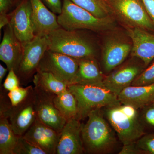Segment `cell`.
I'll return each mask as SVG.
<instances>
[{"label":"cell","mask_w":154,"mask_h":154,"mask_svg":"<svg viewBox=\"0 0 154 154\" xmlns=\"http://www.w3.org/2000/svg\"><path fill=\"white\" fill-rule=\"evenodd\" d=\"M85 124H82V137L85 152L102 154L111 152L117 140L114 130L105 119L103 109L92 110Z\"/></svg>","instance_id":"1"},{"label":"cell","mask_w":154,"mask_h":154,"mask_svg":"<svg viewBox=\"0 0 154 154\" xmlns=\"http://www.w3.org/2000/svg\"><path fill=\"white\" fill-rule=\"evenodd\" d=\"M84 30H69L60 27L48 35V49L78 59L96 58V41Z\"/></svg>","instance_id":"2"},{"label":"cell","mask_w":154,"mask_h":154,"mask_svg":"<svg viewBox=\"0 0 154 154\" xmlns=\"http://www.w3.org/2000/svg\"><path fill=\"white\" fill-rule=\"evenodd\" d=\"M102 109L105 118L123 145L136 142L146 134L138 110L135 107L120 104Z\"/></svg>","instance_id":"3"},{"label":"cell","mask_w":154,"mask_h":154,"mask_svg":"<svg viewBox=\"0 0 154 154\" xmlns=\"http://www.w3.org/2000/svg\"><path fill=\"white\" fill-rule=\"evenodd\" d=\"M57 18L60 27L66 30L101 32L112 30L115 27L113 17L97 18L71 0H63L62 10Z\"/></svg>","instance_id":"4"},{"label":"cell","mask_w":154,"mask_h":154,"mask_svg":"<svg viewBox=\"0 0 154 154\" xmlns=\"http://www.w3.org/2000/svg\"><path fill=\"white\" fill-rule=\"evenodd\" d=\"M78 102V119L88 117L92 110L121 104L117 96L105 87L79 84L68 85Z\"/></svg>","instance_id":"5"},{"label":"cell","mask_w":154,"mask_h":154,"mask_svg":"<svg viewBox=\"0 0 154 154\" xmlns=\"http://www.w3.org/2000/svg\"><path fill=\"white\" fill-rule=\"evenodd\" d=\"M113 15L125 28H140L154 31V23L142 0H106Z\"/></svg>","instance_id":"6"},{"label":"cell","mask_w":154,"mask_h":154,"mask_svg":"<svg viewBox=\"0 0 154 154\" xmlns=\"http://www.w3.org/2000/svg\"><path fill=\"white\" fill-rule=\"evenodd\" d=\"M0 104V116L8 119L11 128L18 136L25 134L37 118L33 88L25 100L17 106H12L10 101L6 99L1 101Z\"/></svg>","instance_id":"7"},{"label":"cell","mask_w":154,"mask_h":154,"mask_svg":"<svg viewBox=\"0 0 154 154\" xmlns=\"http://www.w3.org/2000/svg\"><path fill=\"white\" fill-rule=\"evenodd\" d=\"M23 51L16 73L20 83L26 85L33 81L41 59L48 49L47 36H36L32 40L22 43Z\"/></svg>","instance_id":"8"},{"label":"cell","mask_w":154,"mask_h":154,"mask_svg":"<svg viewBox=\"0 0 154 154\" xmlns=\"http://www.w3.org/2000/svg\"><path fill=\"white\" fill-rule=\"evenodd\" d=\"M79 65V59L48 49L38 64L37 72L51 73L69 85L74 83Z\"/></svg>","instance_id":"9"},{"label":"cell","mask_w":154,"mask_h":154,"mask_svg":"<svg viewBox=\"0 0 154 154\" xmlns=\"http://www.w3.org/2000/svg\"><path fill=\"white\" fill-rule=\"evenodd\" d=\"M132 44L130 38L118 33L107 37L103 43L101 63L103 70L110 73L125 61L131 54Z\"/></svg>","instance_id":"10"},{"label":"cell","mask_w":154,"mask_h":154,"mask_svg":"<svg viewBox=\"0 0 154 154\" xmlns=\"http://www.w3.org/2000/svg\"><path fill=\"white\" fill-rule=\"evenodd\" d=\"M146 68L141 60L132 57L105 76L103 82L104 87L118 96L125 88L131 85Z\"/></svg>","instance_id":"11"},{"label":"cell","mask_w":154,"mask_h":154,"mask_svg":"<svg viewBox=\"0 0 154 154\" xmlns=\"http://www.w3.org/2000/svg\"><path fill=\"white\" fill-rule=\"evenodd\" d=\"M35 110L37 118L45 124L60 133L67 120L62 115L54 102L56 95L34 86Z\"/></svg>","instance_id":"12"},{"label":"cell","mask_w":154,"mask_h":154,"mask_svg":"<svg viewBox=\"0 0 154 154\" xmlns=\"http://www.w3.org/2000/svg\"><path fill=\"white\" fill-rule=\"evenodd\" d=\"M8 16L10 24L21 42L30 41L35 37L32 6L30 0H22Z\"/></svg>","instance_id":"13"},{"label":"cell","mask_w":154,"mask_h":154,"mask_svg":"<svg viewBox=\"0 0 154 154\" xmlns=\"http://www.w3.org/2000/svg\"><path fill=\"white\" fill-rule=\"evenodd\" d=\"M60 134L36 118L23 136L46 154H56Z\"/></svg>","instance_id":"14"},{"label":"cell","mask_w":154,"mask_h":154,"mask_svg":"<svg viewBox=\"0 0 154 154\" xmlns=\"http://www.w3.org/2000/svg\"><path fill=\"white\" fill-rule=\"evenodd\" d=\"M125 28L132 42L131 57L140 60L146 67L154 59V34L142 28Z\"/></svg>","instance_id":"15"},{"label":"cell","mask_w":154,"mask_h":154,"mask_svg":"<svg viewBox=\"0 0 154 154\" xmlns=\"http://www.w3.org/2000/svg\"><path fill=\"white\" fill-rule=\"evenodd\" d=\"M80 121L76 118L67 121L60 133L56 154H82L85 152Z\"/></svg>","instance_id":"16"},{"label":"cell","mask_w":154,"mask_h":154,"mask_svg":"<svg viewBox=\"0 0 154 154\" xmlns=\"http://www.w3.org/2000/svg\"><path fill=\"white\" fill-rule=\"evenodd\" d=\"M23 45L17 38L11 24L6 25L0 44V60L8 70L17 71L22 57Z\"/></svg>","instance_id":"17"},{"label":"cell","mask_w":154,"mask_h":154,"mask_svg":"<svg viewBox=\"0 0 154 154\" xmlns=\"http://www.w3.org/2000/svg\"><path fill=\"white\" fill-rule=\"evenodd\" d=\"M35 36H47L60 27L57 16L51 11L42 0H30Z\"/></svg>","instance_id":"18"},{"label":"cell","mask_w":154,"mask_h":154,"mask_svg":"<svg viewBox=\"0 0 154 154\" xmlns=\"http://www.w3.org/2000/svg\"><path fill=\"white\" fill-rule=\"evenodd\" d=\"M117 98L122 104L131 105L138 110L154 102V83L142 86H130L125 88Z\"/></svg>","instance_id":"19"},{"label":"cell","mask_w":154,"mask_h":154,"mask_svg":"<svg viewBox=\"0 0 154 154\" xmlns=\"http://www.w3.org/2000/svg\"><path fill=\"white\" fill-rule=\"evenodd\" d=\"M105 77L96 58L80 59L74 84L105 87L103 84Z\"/></svg>","instance_id":"20"},{"label":"cell","mask_w":154,"mask_h":154,"mask_svg":"<svg viewBox=\"0 0 154 154\" xmlns=\"http://www.w3.org/2000/svg\"><path fill=\"white\" fill-rule=\"evenodd\" d=\"M54 102L67 121L78 118L79 109L77 99L68 88L60 94L56 95L54 98Z\"/></svg>","instance_id":"21"},{"label":"cell","mask_w":154,"mask_h":154,"mask_svg":"<svg viewBox=\"0 0 154 154\" xmlns=\"http://www.w3.org/2000/svg\"><path fill=\"white\" fill-rule=\"evenodd\" d=\"M33 82L34 86L54 95L60 94L68 89L66 83L48 72H36Z\"/></svg>","instance_id":"22"},{"label":"cell","mask_w":154,"mask_h":154,"mask_svg":"<svg viewBox=\"0 0 154 154\" xmlns=\"http://www.w3.org/2000/svg\"><path fill=\"white\" fill-rule=\"evenodd\" d=\"M8 118L0 116V154H14L18 141Z\"/></svg>","instance_id":"23"},{"label":"cell","mask_w":154,"mask_h":154,"mask_svg":"<svg viewBox=\"0 0 154 154\" xmlns=\"http://www.w3.org/2000/svg\"><path fill=\"white\" fill-rule=\"evenodd\" d=\"M76 5L99 18L112 17V11L106 0H71Z\"/></svg>","instance_id":"24"},{"label":"cell","mask_w":154,"mask_h":154,"mask_svg":"<svg viewBox=\"0 0 154 154\" xmlns=\"http://www.w3.org/2000/svg\"><path fill=\"white\" fill-rule=\"evenodd\" d=\"M14 154H46L44 151L36 146L23 136H19Z\"/></svg>","instance_id":"25"},{"label":"cell","mask_w":154,"mask_h":154,"mask_svg":"<svg viewBox=\"0 0 154 154\" xmlns=\"http://www.w3.org/2000/svg\"><path fill=\"white\" fill-rule=\"evenodd\" d=\"M33 88L31 85L25 88L19 86L12 91H8L7 95L11 105L16 106L22 103L27 98Z\"/></svg>","instance_id":"26"},{"label":"cell","mask_w":154,"mask_h":154,"mask_svg":"<svg viewBox=\"0 0 154 154\" xmlns=\"http://www.w3.org/2000/svg\"><path fill=\"white\" fill-rule=\"evenodd\" d=\"M154 83V62L148 66L132 83V86H142Z\"/></svg>","instance_id":"27"},{"label":"cell","mask_w":154,"mask_h":154,"mask_svg":"<svg viewBox=\"0 0 154 154\" xmlns=\"http://www.w3.org/2000/svg\"><path fill=\"white\" fill-rule=\"evenodd\" d=\"M135 143L146 154H154V134H144Z\"/></svg>","instance_id":"28"},{"label":"cell","mask_w":154,"mask_h":154,"mask_svg":"<svg viewBox=\"0 0 154 154\" xmlns=\"http://www.w3.org/2000/svg\"><path fill=\"white\" fill-rule=\"evenodd\" d=\"M20 80L14 69L9 71L3 84V88L8 91H10L20 86Z\"/></svg>","instance_id":"29"},{"label":"cell","mask_w":154,"mask_h":154,"mask_svg":"<svg viewBox=\"0 0 154 154\" xmlns=\"http://www.w3.org/2000/svg\"><path fill=\"white\" fill-rule=\"evenodd\" d=\"M46 7L56 14L59 15L62 10V0H42Z\"/></svg>","instance_id":"30"},{"label":"cell","mask_w":154,"mask_h":154,"mask_svg":"<svg viewBox=\"0 0 154 154\" xmlns=\"http://www.w3.org/2000/svg\"><path fill=\"white\" fill-rule=\"evenodd\" d=\"M143 109L144 120L148 124L154 126V104H152Z\"/></svg>","instance_id":"31"},{"label":"cell","mask_w":154,"mask_h":154,"mask_svg":"<svg viewBox=\"0 0 154 154\" xmlns=\"http://www.w3.org/2000/svg\"><path fill=\"white\" fill-rule=\"evenodd\" d=\"M119 154H146L143 151L139 148L136 143L123 145Z\"/></svg>","instance_id":"32"},{"label":"cell","mask_w":154,"mask_h":154,"mask_svg":"<svg viewBox=\"0 0 154 154\" xmlns=\"http://www.w3.org/2000/svg\"><path fill=\"white\" fill-rule=\"evenodd\" d=\"M18 0H0V15L8 14Z\"/></svg>","instance_id":"33"},{"label":"cell","mask_w":154,"mask_h":154,"mask_svg":"<svg viewBox=\"0 0 154 154\" xmlns=\"http://www.w3.org/2000/svg\"><path fill=\"white\" fill-rule=\"evenodd\" d=\"M148 14L154 23V0H142Z\"/></svg>","instance_id":"34"},{"label":"cell","mask_w":154,"mask_h":154,"mask_svg":"<svg viewBox=\"0 0 154 154\" xmlns=\"http://www.w3.org/2000/svg\"><path fill=\"white\" fill-rule=\"evenodd\" d=\"M10 24V18L8 14L0 15V29L5 27L6 25Z\"/></svg>","instance_id":"35"},{"label":"cell","mask_w":154,"mask_h":154,"mask_svg":"<svg viewBox=\"0 0 154 154\" xmlns=\"http://www.w3.org/2000/svg\"><path fill=\"white\" fill-rule=\"evenodd\" d=\"M8 71H9L8 68L4 67L2 64H0V84L2 85V82L3 79L6 75Z\"/></svg>","instance_id":"36"},{"label":"cell","mask_w":154,"mask_h":154,"mask_svg":"<svg viewBox=\"0 0 154 154\" xmlns=\"http://www.w3.org/2000/svg\"><path fill=\"white\" fill-rule=\"evenodd\" d=\"M153 104H154V103H153Z\"/></svg>","instance_id":"37"}]
</instances>
